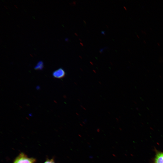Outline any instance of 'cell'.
Instances as JSON below:
<instances>
[{"label": "cell", "mask_w": 163, "mask_h": 163, "mask_svg": "<svg viewBox=\"0 0 163 163\" xmlns=\"http://www.w3.org/2000/svg\"><path fill=\"white\" fill-rule=\"evenodd\" d=\"M43 67V62L40 61H39L36 65L34 67V69L35 70H41Z\"/></svg>", "instance_id": "obj_4"}, {"label": "cell", "mask_w": 163, "mask_h": 163, "mask_svg": "<svg viewBox=\"0 0 163 163\" xmlns=\"http://www.w3.org/2000/svg\"><path fill=\"white\" fill-rule=\"evenodd\" d=\"M53 75L54 77L57 78H63L65 75V72L62 68H59L53 72Z\"/></svg>", "instance_id": "obj_2"}, {"label": "cell", "mask_w": 163, "mask_h": 163, "mask_svg": "<svg viewBox=\"0 0 163 163\" xmlns=\"http://www.w3.org/2000/svg\"><path fill=\"white\" fill-rule=\"evenodd\" d=\"M36 159L29 158L24 153L21 152L15 158L13 163H35Z\"/></svg>", "instance_id": "obj_1"}, {"label": "cell", "mask_w": 163, "mask_h": 163, "mask_svg": "<svg viewBox=\"0 0 163 163\" xmlns=\"http://www.w3.org/2000/svg\"><path fill=\"white\" fill-rule=\"evenodd\" d=\"M43 163H56L54 160L53 159H47Z\"/></svg>", "instance_id": "obj_5"}, {"label": "cell", "mask_w": 163, "mask_h": 163, "mask_svg": "<svg viewBox=\"0 0 163 163\" xmlns=\"http://www.w3.org/2000/svg\"><path fill=\"white\" fill-rule=\"evenodd\" d=\"M153 163H163V152L156 151Z\"/></svg>", "instance_id": "obj_3"}]
</instances>
